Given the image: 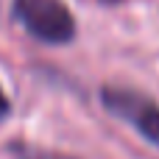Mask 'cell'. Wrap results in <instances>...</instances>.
<instances>
[{"mask_svg":"<svg viewBox=\"0 0 159 159\" xmlns=\"http://www.w3.org/2000/svg\"><path fill=\"white\" fill-rule=\"evenodd\" d=\"M11 17L45 45H70L78 31L64 0H11Z\"/></svg>","mask_w":159,"mask_h":159,"instance_id":"cell-1","label":"cell"},{"mask_svg":"<svg viewBox=\"0 0 159 159\" xmlns=\"http://www.w3.org/2000/svg\"><path fill=\"white\" fill-rule=\"evenodd\" d=\"M101 106L117 120L129 123L143 140L159 148V103L151 95L131 89V87L106 84L101 87Z\"/></svg>","mask_w":159,"mask_h":159,"instance_id":"cell-2","label":"cell"},{"mask_svg":"<svg viewBox=\"0 0 159 159\" xmlns=\"http://www.w3.org/2000/svg\"><path fill=\"white\" fill-rule=\"evenodd\" d=\"M8 151L14 159H78L70 157V154H61V151H50V148H42V145H31V143H8Z\"/></svg>","mask_w":159,"mask_h":159,"instance_id":"cell-3","label":"cell"},{"mask_svg":"<svg viewBox=\"0 0 159 159\" xmlns=\"http://www.w3.org/2000/svg\"><path fill=\"white\" fill-rule=\"evenodd\" d=\"M11 115V101H8V95L3 92V87H0V120H6Z\"/></svg>","mask_w":159,"mask_h":159,"instance_id":"cell-4","label":"cell"},{"mask_svg":"<svg viewBox=\"0 0 159 159\" xmlns=\"http://www.w3.org/2000/svg\"><path fill=\"white\" fill-rule=\"evenodd\" d=\"M98 3H103V6H120L123 0H98Z\"/></svg>","mask_w":159,"mask_h":159,"instance_id":"cell-5","label":"cell"}]
</instances>
